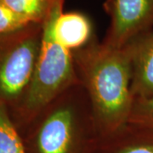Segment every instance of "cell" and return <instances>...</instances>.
I'll return each mask as SVG.
<instances>
[{
	"mask_svg": "<svg viewBox=\"0 0 153 153\" xmlns=\"http://www.w3.org/2000/svg\"><path fill=\"white\" fill-rule=\"evenodd\" d=\"M0 153H26L22 136L9 110L0 103Z\"/></svg>",
	"mask_w": 153,
	"mask_h": 153,
	"instance_id": "obj_10",
	"label": "cell"
},
{
	"mask_svg": "<svg viewBox=\"0 0 153 153\" xmlns=\"http://www.w3.org/2000/svg\"><path fill=\"white\" fill-rule=\"evenodd\" d=\"M55 35L71 53L87 46L95 38L90 20L77 11L60 13L55 22Z\"/></svg>",
	"mask_w": 153,
	"mask_h": 153,
	"instance_id": "obj_8",
	"label": "cell"
},
{
	"mask_svg": "<svg viewBox=\"0 0 153 153\" xmlns=\"http://www.w3.org/2000/svg\"><path fill=\"white\" fill-rule=\"evenodd\" d=\"M19 133L26 153H92L100 137L81 83L59 94Z\"/></svg>",
	"mask_w": 153,
	"mask_h": 153,
	"instance_id": "obj_2",
	"label": "cell"
},
{
	"mask_svg": "<svg viewBox=\"0 0 153 153\" xmlns=\"http://www.w3.org/2000/svg\"><path fill=\"white\" fill-rule=\"evenodd\" d=\"M43 25L0 36V103L16 107L32 82L41 47Z\"/></svg>",
	"mask_w": 153,
	"mask_h": 153,
	"instance_id": "obj_4",
	"label": "cell"
},
{
	"mask_svg": "<svg viewBox=\"0 0 153 153\" xmlns=\"http://www.w3.org/2000/svg\"><path fill=\"white\" fill-rule=\"evenodd\" d=\"M123 48L129 57L133 97H153V30L134 39Z\"/></svg>",
	"mask_w": 153,
	"mask_h": 153,
	"instance_id": "obj_6",
	"label": "cell"
},
{
	"mask_svg": "<svg viewBox=\"0 0 153 153\" xmlns=\"http://www.w3.org/2000/svg\"><path fill=\"white\" fill-rule=\"evenodd\" d=\"M103 8L110 17L105 46L122 49L153 30V0H105Z\"/></svg>",
	"mask_w": 153,
	"mask_h": 153,
	"instance_id": "obj_5",
	"label": "cell"
},
{
	"mask_svg": "<svg viewBox=\"0 0 153 153\" xmlns=\"http://www.w3.org/2000/svg\"><path fill=\"white\" fill-rule=\"evenodd\" d=\"M31 25H43L55 0H0Z\"/></svg>",
	"mask_w": 153,
	"mask_h": 153,
	"instance_id": "obj_9",
	"label": "cell"
},
{
	"mask_svg": "<svg viewBox=\"0 0 153 153\" xmlns=\"http://www.w3.org/2000/svg\"><path fill=\"white\" fill-rule=\"evenodd\" d=\"M92 153H153V128L127 123L99 137Z\"/></svg>",
	"mask_w": 153,
	"mask_h": 153,
	"instance_id": "obj_7",
	"label": "cell"
},
{
	"mask_svg": "<svg viewBox=\"0 0 153 153\" xmlns=\"http://www.w3.org/2000/svg\"><path fill=\"white\" fill-rule=\"evenodd\" d=\"M72 57L91 102L100 137L117 131L128 123L134 101L127 50L110 48L94 38L72 52Z\"/></svg>",
	"mask_w": 153,
	"mask_h": 153,
	"instance_id": "obj_1",
	"label": "cell"
},
{
	"mask_svg": "<svg viewBox=\"0 0 153 153\" xmlns=\"http://www.w3.org/2000/svg\"><path fill=\"white\" fill-rule=\"evenodd\" d=\"M128 123L153 128V97L134 99Z\"/></svg>",
	"mask_w": 153,
	"mask_h": 153,
	"instance_id": "obj_11",
	"label": "cell"
},
{
	"mask_svg": "<svg viewBox=\"0 0 153 153\" xmlns=\"http://www.w3.org/2000/svg\"><path fill=\"white\" fill-rule=\"evenodd\" d=\"M63 5L64 0L54 1L43 24L41 47L32 82L20 104L10 112L18 131L59 94L80 83L72 53L60 44L55 35V22L63 11Z\"/></svg>",
	"mask_w": 153,
	"mask_h": 153,
	"instance_id": "obj_3",
	"label": "cell"
}]
</instances>
